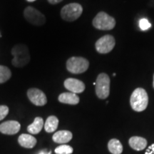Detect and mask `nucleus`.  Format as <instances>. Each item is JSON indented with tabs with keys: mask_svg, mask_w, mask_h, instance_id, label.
<instances>
[{
	"mask_svg": "<svg viewBox=\"0 0 154 154\" xmlns=\"http://www.w3.org/2000/svg\"><path fill=\"white\" fill-rule=\"evenodd\" d=\"M96 94L101 99H106L110 94V78L106 74L101 73L96 78Z\"/></svg>",
	"mask_w": 154,
	"mask_h": 154,
	"instance_id": "4",
	"label": "nucleus"
},
{
	"mask_svg": "<svg viewBox=\"0 0 154 154\" xmlns=\"http://www.w3.org/2000/svg\"><path fill=\"white\" fill-rule=\"evenodd\" d=\"M44 126V120L41 117H36L34 122L27 127V131L32 134H38Z\"/></svg>",
	"mask_w": 154,
	"mask_h": 154,
	"instance_id": "16",
	"label": "nucleus"
},
{
	"mask_svg": "<svg viewBox=\"0 0 154 154\" xmlns=\"http://www.w3.org/2000/svg\"><path fill=\"white\" fill-rule=\"evenodd\" d=\"M38 154H51V151H47V150H44V151L38 153Z\"/></svg>",
	"mask_w": 154,
	"mask_h": 154,
	"instance_id": "25",
	"label": "nucleus"
},
{
	"mask_svg": "<svg viewBox=\"0 0 154 154\" xmlns=\"http://www.w3.org/2000/svg\"><path fill=\"white\" fill-rule=\"evenodd\" d=\"M128 143L131 147L136 151H142L147 146V140L146 138L139 136H133L129 139Z\"/></svg>",
	"mask_w": 154,
	"mask_h": 154,
	"instance_id": "15",
	"label": "nucleus"
},
{
	"mask_svg": "<svg viewBox=\"0 0 154 154\" xmlns=\"http://www.w3.org/2000/svg\"><path fill=\"white\" fill-rule=\"evenodd\" d=\"M59 125V119L54 116L48 117L44 124V129L48 133H52L57 129Z\"/></svg>",
	"mask_w": 154,
	"mask_h": 154,
	"instance_id": "17",
	"label": "nucleus"
},
{
	"mask_svg": "<svg viewBox=\"0 0 154 154\" xmlns=\"http://www.w3.org/2000/svg\"><path fill=\"white\" fill-rule=\"evenodd\" d=\"M109 151L112 154H121L123 152V146L118 139L113 138L108 143Z\"/></svg>",
	"mask_w": 154,
	"mask_h": 154,
	"instance_id": "18",
	"label": "nucleus"
},
{
	"mask_svg": "<svg viewBox=\"0 0 154 154\" xmlns=\"http://www.w3.org/2000/svg\"><path fill=\"white\" fill-rule=\"evenodd\" d=\"M139 26L140 28V29L143 31H146L151 26V23H150L148 19H141L139 22Z\"/></svg>",
	"mask_w": 154,
	"mask_h": 154,
	"instance_id": "21",
	"label": "nucleus"
},
{
	"mask_svg": "<svg viewBox=\"0 0 154 154\" xmlns=\"http://www.w3.org/2000/svg\"><path fill=\"white\" fill-rule=\"evenodd\" d=\"M64 86L66 89L74 94L82 93L85 90V84L76 79L69 78L65 80Z\"/></svg>",
	"mask_w": 154,
	"mask_h": 154,
	"instance_id": "10",
	"label": "nucleus"
},
{
	"mask_svg": "<svg viewBox=\"0 0 154 154\" xmlns=\"http://www.w3.org/2000/svg\"><path fill=\"white\" fill-rule=\"evenodd\" d=\"M83 12L82 5L78 3H71L65 5L61 10V17L67 22H74L80 17Z\"/></svg>",
	"mask_w": 154,
	"mask_h": 154,
	"instance_id": "5",
	"label": "nucleus"
},
{
	"mask_svg": "<svg viewBox=\"0 0 154 154\" xmlns=\"http://www.w3.org/2000/svg\"><path fill=\"white\" fill-rule=\"evenodd\" d=\"M89 66L87 59L83 57H73L66 61V69L72 74H78L85 72Z\"/></svg>",
	"mask_w": 154,
	"mask_h": 154,
	"instance_id": "3",
	"label": "nucleus"
},
{
	"mask_svg": "<svg viewBox=\"0 0 154 154\" xmlns=\"http://www.w3.org/2000/svg\"><path fill=\"white\" fill-rule=\"evenodd\" d=\"M21 125L17 121H7L0 124V132L7 135H14L19 131Z\"/></svg>",
	"mask_w": 154,
	"mask_h": 154,
	"instance_id": "11",
	"label": "nucleus"
},
{
	"mask_svg": "<svg viewBox=\"0 0 154 154\" xmlns=\"http://www.w3.org/2000/svg\"><path fill=\"white\" fill-rule=\"evenodd\" d=\"M93 25L96 29L100 30H111L114 28L116 20L113 17L109 16L103 11H101L94 17Z\"/></svg>",
	"mask_w": 154,
	"mask_h": 154,
	"instance_id": "6",
	"label": "nucleus"
},
{
	"mask_svg": "<svg viewBox=\"0 0 154 154\" xmlns=\"http://www.w3.org/2000/svg\"><path fill=\"white\" fill-rule=\"evenodd\" d=\"M153 88H154V75H153Z\"/></svg>",
	"mask_w": 154,
	"mask_h": 154,
	"instance_id": "27",
	"label": "nucleus"
},
{
	"mask_svg": "<svg viewBox=\"0 0 154 154\" xmlns=\"http://www.w3.org/2000/svg\"><path fill=\"white\" fill-rule=\"evenodd\" d=\"M11 76V70L6 66L0 65V84L7 82Z\"/></svg>",
	"mask_w": 154,
	"mask_h": 154,
	"instance_id": "19",
	"label": "nucleus"
},
{
	"mask_svg": "<svg viewBox=\"0 0 154 154\" xmlns=\"http://www.w3.org/2000/svg\"><path fill=\"white\" fill-rule=\"evenodd\" d=\"M130 103L135 111L140 112L145 110L149 103V96L146 90L142 88H136L131 96Z\"/></svg>",
	"mask_w": 154,
	"mask_h": 154,
	"instance_id": "2",
	"label": "nucleus"
},
{
	"mask_svg": "<svg viewBox=\"0 0 154 154\" xmlns=\"http://www.w3.org/2000/svg\"><path fill=\"white\" fill-rule=\"evenodd\" d=\"M72 133L69 131H59L53 135L52 139L55 143L63 144L70 141L72 140Z\"/></svg>",
	"mask_w": 154,
	"mask_h": 154,
	"instance_id": "13",
	"label": "nucleus"
},
{
	"mask_svg": "<svg viewBox=\"0 0 154 154\" xmlns=\"http://www.w3.org/2000/svg\"><path fill=\"white\" fill-rule=\"evenodd\" d=\"M115 39L113 36L105 35L96 42V49L100 54H107L115 47Z\"/></svg>",
	"mask_w": 154,
	"mask_h": 154,
	"instance_id": "8",
	"label": "nucleus"
},
{
	"mask_svg": "<svg viewBox=\"0 0 154 154\" xmlns=\"http://www.w3.org/2000/svg\"><path fill=\"white\" fill-rule=\"evenodd\" d=\"M9 113L8 106L5 105L0 106V121H2L7 116Z\"/></svg>",
	"mask_w": 154,
	"mask_h": 154,
	"instance_id": "22",
	"label": "nucleus"
},
{
	"mask_svg": "<svg viewBox=\"0 0 154 154\" xmlns=\"http://www.w3.org/2000/svg\"><path fill=\"white\" fill-rule=\"evenodd\" d=\"M73 151V148L68 145L59 146L55 149V153L57 154H72Z\"/></svg>",
	"mask_w": 154,
	"mask_h": 154,
	"instance_id": "20",
	"label": "nucleus"
},
{
	"mask_svg": "<svg viewBox=\"0 0 154 154\" xmlns=\"http://www.w3.org/2000/svg\"><path fill=\"white\" fill-rule=\"evenodd\" d=\"M19 143L26 149H32L36 144V139L34 136L29 134H22L18 138Z\"/></svg>",
	"mask_w": 154,
	"mask_h": 154,
	"instance_id": "14",
	"label": "nucleus"
},
{
	"mask_svg": "<svg viewBox=\"0 0 154 154\" xmlns=\"http://www.w3.org/2000/svg\"><path fill=\"white\" fill-rule=\"evenodd\" d=\"M24 16L28 22L35 26H42L46 23L45 16L32 7H27L24 9Z\"/></svg>",
	"mask_w": 154,
	"mask_h": 154,
	"instance_id": "7",
	"label": "nucleus"
},
{
	"mask_svg": "<svg viewBox=\"0 0 154 154\" xmlns=\"http://www.w3.org/2000/svg\"><path fill=\"white\" fill-rule=\"evenodd\" d=\"M0 36H1V35H0Z\"/></svg>",
	"mask_w": 154,
	"mask_h": 154,
	"instance_id": "28",
	"label": "nucleus"
},
{
	"mask_svg": "<svg viewBox=\"0 0 154 154\" xmlns=\"http://www.w3.org/2000/svg\"><path fill=\"white\" fill-rule=\"evenodd\" d=\"M59 102L62 103H66L70 105H76L79 103V97L76 94L72 92H66L62 93L59 96Z\"/></svg>",
	"mask_w": 154,
	"mask_h": 154,
	"instance_id": "12",
	"label": "nucleus"
},
{
	"mask_svg": "<svg viewBox=\"0 0 154 154\" xmlns=\"http://www.w3.org/2000/svg\"><path fill=\"white\" fill-rule=\"evenodd\" d=\"M145 154H154V143L152 144L146 149Z\"/></svg>",
	"mask_w": 154,
	"mask_h": 154,
	"instance_id": "23",
	"label": "nucleus"
},
{
	"mask_svg": "<svg viewBox=\"0 0 154 154\" xmlns=\"http://www.w3.org/2000/svg\"><path fill=\"white\" fill-rule=\"evenodd\" d=\"M63 0H48V2L51 5H56V4H58L61 2H62Z\"/></svg>",
	"mask_w": 154,
	"mask_h": 154,
	"instance_id": "24",
	"label": "nucleus"
},
{
	"mask_svg": "<svg viewBox=\"0 0 154 154\" xmlns=\"http://www.w3.org/2000/svg\"><path fill=\"white\" fill-rule=\"evenodd\" d=\"M11 54L13 55L11 63L15 67L22 68L27 65L30 61L29 51L28 47L24 44H16L11 49Z\"/></svg>",
	"mask_w": 154,
	"mask_h": 154,
	"instance_id": "1",
	"label": "nucleus"
},
{
	"mask_svg": "<svg viewBox=\"0 0 154 154\" xmlns=\"http://www.w3.org/2000/svg\"><path fill=\"white\" fill-rule=\"evenodd\" d=\"M27 96L33 104L38 106H42L47 103V99L45 94L38 88H29L27 91Z\"/></svg>",
	"mask_w": 154,
	"mask_h": 154,
	"instance_id": "9",
	"label": "nucleus"
},
{
	"mask_svg": "<svg viewBox=\"0 0 154 154\" xmlns=\"http://www.w3.org/2000/svg\"><path fill=\"white\" fill-rule=\"evenodd\" d=\"M27 2H34L36 1V0H26Z\"/></svg>",
	"mask_w": 154,
	"mask_h": 154,
	"instance_id": "26",
	"label": "nucleus"
}]
</instances>
